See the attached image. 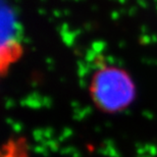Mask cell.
I'll list each match as a JSON object with an SVG mask.
<instances>
[{"label": "cell", "mask_w": 157, "mask_h": 157, "mask_svg": "<svg viewBox=\"0 0 157 157\" xmlns=\"http://www.w3.org/2000/svg\"><path fill=\"white\" fill-rule=\"evenodd\" d=\"M91 100L104 113H118L126 109L136 98V85L131 75L113 64L99 66L91 77Z\"/></svg>", "instance_id": "1"}, {"label": "cell", "mask_w": 157, "mask_h": 157, "mask_svg": "<svg viewBox=\"0 0 157 157\" xmlns=\"http://www.w3.org/2000/svg\"><path fill=\"white\" fill-rule=\"evenodd\" d=\"M8 14L2 12V37H1V72L4 75L10 66L16 63L23 54V47L16 36L14 18L10 10Z\"/></svg>", "instance_id": "2"}, {"label": "cell", "mask_w": 157, "mask_h": 157, "mask_svg": "<svg viewBox=\"0 0 157 157\" xmlns=\"http://www.w3.org/2000/svg\"><path fill=\"white\" fill-rule=\"evenodd\" d=\"M1 157H28V147L23 138L9 139L3 145Z\"/></svg>", "instance_id": "3"}]
</instances>
